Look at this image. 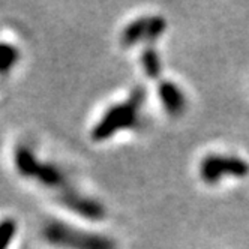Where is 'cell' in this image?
<instances>
[{
  "mask_svg": "<svg viewBox=\"0 0 249 249\" xmlns=\"http://www.w3.org/2000/svg\"><path fill=\"white\" fill-rule=\"evenodd\" d=\"M147 107V92L137 86L123 98L105 107L92 124L89 137L96 144L108 143L123 134H132L143 128Z\"/></svg>",
  "mask_w": 249,
  "mask_h": 249,
  "instance_id": "1",
  "label": "cell"
},
{
  "mask_svg": "<svg viewBox=\"0 0 249 249\" xmlns=\"http://www.w3.org/2000/svg\"><path fill=\"white\" fill-rule=\"evenodd\" d=\"M41 236L47 245L56 249H119V243L111 234L63 219L45 221Z\"/></svg>",
  "mask_w": 249,
  "mask_h": 249,
  "instance_id": "2",
  "label": "cell"
},
{
  "mask_svg": "<svg viewBox=\"0 0 249 249\" xmlns=\"http://www.w3.org/2000/svg\"><path fill=\"white\" fill-rule=\"evenodd\" d=\"M197 177L207 188L240 182L249 177V161L231 152H209L197 162Z\"/></svg>",
  "mask_w": 249,
  "mask_h": 249,
  "instance_id": "3",
  "label": "cell"
},
{
  "mask_svg": "<svg viewBox=\"0 0 249 249\" xmlns=\"http://www.w3.org/2000/svg\"><path fill=\"white\" fill-rule=\"evenodd\" d=\"M168 30V21L161 14H141L131 18L119 32V44L123 50L158 45Z\"/></svg>",
  "mask_w": 249,
  "mask_h": 249,
  "instance_id": "4",
  "label": "cell"
},
{
  "mask_svg": "<svg viewBox=\"0 0 249 249\" xmlns=\"http://www.w3.org/2000/svg\"><path fill=\"white\" fill-rule=\"evenodd\" d=\"M57 201L68 213L87 224H101L108 218V209L98 197L71 186L57 192Z\"/></svg>",
  "mask_w": 249,
  "mask_h": 249,
  "instance_id": "5",
  "label": "cell"
},
{
  "mask_svg": "<svg viewBox=\"0 0 249 249\" xmlns=\"http://www.w3.org/2000/svg\"><path fill=\"white\" fill-rule=\"evenodd\" d=\"M156 99L162 113L173 119H182L191 107L189 96L183 86L171 78H161L156 81Z\"/></svg>",
  "mask_w": 249,
  "mask_h": 249,
  "instance_id": "6",
  "label": "cell"
},
{
  "mask_svg": "<svg viewBox=\"0 0 249 249\" xmlns=\"http://www.w3.org/2000/svg\"><path fill=\"white\" fill-rule=\"evenodd\" d=\"M33 180H36L44 188L60 192L69 186L66 171L51 161H41L36 171H35Z\"/></svg>",
  "mask_w": 249,
  "mask_h": 249,
  "instance_id": "7",
  "label": "cell"
},
{
  "mask_svg": "<svg viewBox=\"0 0 249 249\" xmlns=\"http://www.w3.org/2000/svg\"><path fill=\"white\" fill-rule=\"evenodd\" d=\"M138 65L141 68L143 75L150 81H158L162 78L164 63L161 53L158 50V45H150L140 48L138 53Z\"/></svg>",
  "mask_w": 249,
  "mask_h": 249,
  "instance_id": "8",
  "label": "cell"
},
{
  "mask_svg": "<svg viewBox=\"0 0 249 249\" xmlns=\"http://www.w3.org/2000/svg\"><path fill=\"white\" fill-rule=\"evenodd\" d=\"M39 162H41V159L29 146L23 144L15 149L14 165H15L17 173L21 177H24V179H33L35 171H36Z\"/></svg>",
  "mask_w": 249,
  "mask_h": 249,
  "instance_id": "9",
  "label": "cell"
},
{
  "mask_svg": "<svg viewBox=\"0 0 249 249\" xmlns=\"http://www.w3.org/2000/svg\"><path fill=\"white\" fill-rule=\"evenodd\" d=\"M17 231H18V224L14 218H5L0 221V249H9L17 236Z\"/></svg>",
  "mask_w": 249,
  "mask_h": 249,
  "instance_id": "10",
  "label": "cell"
},
{
  "mask_svg": "<svg viewBox=\"0 0 249 249\" xmlns=\"http://www.w3.org/2000/svg\"><path fill=\"white\" fill-rule=\"evenodd\" d=\"M17 60H18V53L14 47L0 45V69H12Z\"/></svg>",
  "mask_w": 249,
  "mask_h": 249,
  "instance_id": "11",
  "label": "cell"
}]
</instances>
